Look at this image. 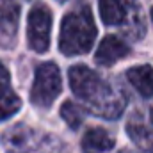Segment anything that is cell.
I'll list each match as a JSON object with an SVG mask.
<instances>
[{
    "instance_id": "obj_1",
    "label": "cell",
    "mask_w": 153,
    "mask_h": 153,
    "mask_svg": "<svg viewBox=\"0 0 153 153\" xmlns=\"http://www.w3.org/2000/svg\"><path fill=\"white\" fill-rule=\"evenodd\" d=\"M68 78L71 91L84 103L87 112L105 119H116L121 116L126 105L125 94L96 71L87 66H73Z\"/></svg>"
},
{
    "instance_id": "obj_2",
    "label": "cell",
    "mask_w": 153,
    "mask_h": 153,
    "mask_svg": "<svg viewBox=\"0 0 153 153\" xmlns=\"http://www.w3.org/2000/svg\"><path fill=\"white\" fill-rule=\"evenodd\" d=\"M96 39V25L87 5H82L68 13L61 23L59 50L64 55H82L87 53Z\"/></svg>"
},
{
    "instance_id": "obj_3",
    "label": "cell",
    "mask_w": 153,
    "mask_h": 153,
    "mask_svg": "<svg viewBox=\"0 0 153 153\" xmlns=\"http://www.w3.org/2000/svg\"><path fill=\"white\" fill-rule=\"evenodd\" d=\"M61 71L57 64L45 62L38 66L30 89V102L39 109H48L61 93Z\"/></svg>"
},
{
    "instance_id": "obj_4",
    "label": "cell",
    "mask_w": 153,
    "mask_h": 153,
    "mask_svg": "<svg viewBox=\"0 0 153 153\" xmlns=\"http://www.w3.org/2000/svg\"><path fill=\"white\" fill-rule=\"evenodd\" d=\"M27 39L29 46L38 52L45 53L50 46V32H52V13L46 5H36L29 13L27 20Z\"/></svg>"
},
{
    "instance_id": "obj_5",
    "label": "cell",
    "mask_w": 153,
    "mask_h": 153,
    "mask_svg": "<svg viewBox=\"0 0 153 153\" xmlns=\"http://www.w3.org/2000/svg\"><path fill=\"white\" fill-rule=\"evenodd\" d=\"M139 14V7L132 0H100V16L105 25H125Z\"/></svg>"
},
{
    "instance_id": "obj_6",
    "label": "cell",
    "mask_w": 153,
    "mask_h": 153,
    "mask_svg": "<svg viewBox=\"0 0 153 153\" xmlns=\"http://www.w3.org/2000/svg\"><path fill=\"white\" fill-rule=\"evenodd\" d=\"M20 18V5L16 0H0V46L14 43Z\"/></svg>"
},
{
    "instance_id": "obj_7",
    "label": "cell",
    "mask_w": 153,
    "mask_h": 153,
    "mask_svg": "<svg viewBox=\"0 0 153 153\" xmlns=\"http://www.w3.org/2000/svg\"><path fill=\"white\" fill-rule=\"evenodd\" d=\"M130 53V46L117 36H105L98 45L94 61L100 66H112L119 59L126 57Z\"/></svg>"
},
{
    "instance_id": "obj_8",
    "label": "cell",
    "mask_w": 153,
    "mask_h": 153,
    "mask_svg": "<svg viewBox=\"0 0 153 153\" xmlns=\"http://www.w3.org/2000/svg\"><path fill=\"white\" fill-rule=\"evenodd\" d=\"M112 148H114V139L103 128H91L85 132L82 139L84 153H105Z\"/></svg>"
},
{
    "instance_id": "obj_9",
    "label": "cell",
    "mask_w": 153,
    "mask_h": 153,
    "mask_svg": "<svg viewBox=\"0 0 153 153\" xmlns=\"http://www.w3.org/2000/svg\"><path fill=\"white\" fill-rule=\"evenodd\" d=\"M128 82L135 87V91L144 96V98H152L153 96V68L148 64L143 66H134L126 71Z\"/></svg>"
},
{
    "instance_id": "obj_10",
    "label": "cell",
    "mask_w": 153,
    "mask_h": 153,
    "mask_svg": "<svg viewBox=\"0 0 153 153\" xmlns=\"http://www.w3.org/2000/svg\"><path fill=\"white\" fill-rule=\"evenodd\" d=\"M130 139L146 153H153V128L143 123H130L126 126Z\"/></svg>"
},
{
    "instance_id": "obj_11",
    "label": "cell",
    "mask_w": 153,
    "mask_h": 153,
    "mask_svg": "<svg viewBox=\"0 0 153 153\" xmlns=\"http://www.w3.org/2000/svg\"><path fill=\"white\" fill-rule=\"evenodd\" d=\"M20 109H22V100L18 98L16 93L9 91V93L0 96V121L9 119L11 116L16 114Z\"/></svg>"
},
{
    "instance_id": "obj_12",
    "label": "cell",
    "mask_w": 153,
    "mask_h": 153,
    "mask_svg": "<svg viewBox=\"0 0 153 153\" xmlns=\"http://www.w3.org/2000/svg\"><path fill=\"white\" fill-rule=\"evenodd\" d=\"M61 117L66 121L68 126L76 130L84 121V111L73 102H64L62 107H61Z\"/></svg>"
},
{
    "instance_id": "obj_13",
    "label": "cell",
    "mask_w": 153,
    "mask_h": 153,
    "mask_svg": "<svg viewBox=\"0 0 153 153\" xmlns=\"http://www.w3.org/2000/svg\"><path fill=\"white\" fill-rule=\"evenodd\" d=\"M11 89H9V71H7V68L0 62V96L2 94H5V93H9Z\"/></svg>"
},
{
    "instance_id": "obj_14",
    "label": "cell",
    "mask_w": 153,
    "mask_h": 153,
    "mask_svg": "<svg viewBox=\"0 0 153 153\" xmlns=\"http://www.w3.org/2000/svg\"><path fill=\"white\" fill-rule=\"evenodd\" d=\"M152 20H153V9H152Z\"/></svg>"
},
{
    "instance_id": "obj_15",
    "label": "cell",
    "mask_w": 153,
    "mask_h": 153,
    "mask_svg": "<svg viewBox=\"0 0 153 153\" xmlns=\"http://www.w3.org/2000/svg\"><path fill=\"white\" fill-rule=\"evenodd\" d=\"M123 153H130V152H123Z\"/></svg>"
}]
</instances>
